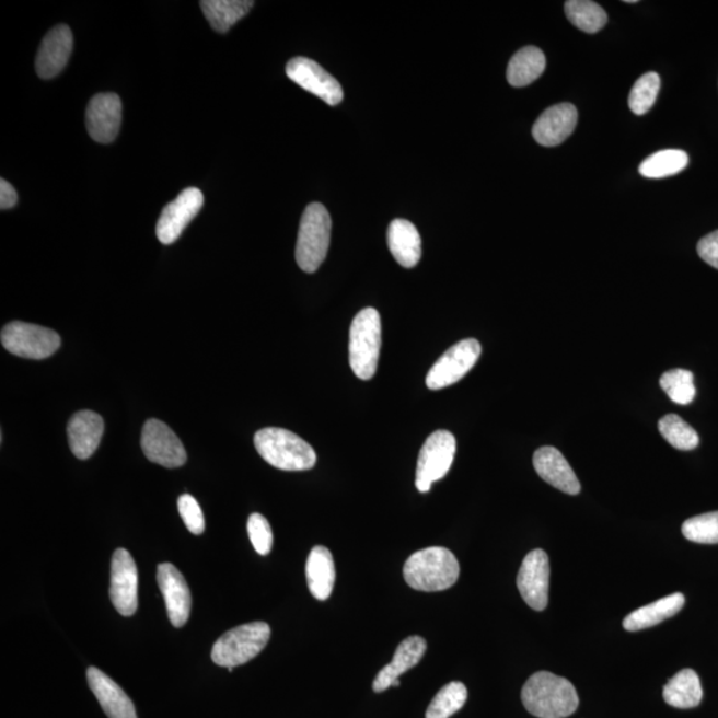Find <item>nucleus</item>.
I'll return each instance as SVG.
<instances>
[{
    "instance_id": "1",
    "label": "nucleus",
    "mask_w": 718,
    "mask_h": 718,
    "mask_svg": "<svg viewBox=\"0 0 718 718\" xmlns=\"http://www.w3.org/2000/svg\"><path fill=\"white\" fill-rule=\"evenodd\" d=\"M524 708L538 718H566L579 707L577 690L551 672L532 674L522 690Z\"/></svg>"
},
{
    "instance_id": "2",
    "label": "nucleus",
    "mask_w": 718,
    "mask_h": 718,
    "mask_svg": "<svg viewBox=\"0 0 718 718\" xmlns=\"http://www.w3.org/2000/svg\"><path fill=\"white\" fill-rule=\"evenodd\" d=\"M460 563L450 549L429 547L417 551L405 563L404 578L413 590L439 592L449 590L460 578Z\"/></svg>"
},
{
    "instance_id": "3",
    "label": "nucleus",
    "mask_w": 718,
    "mask_h": 718,
    "mask_svg": "<svg viewBox=\"0 0 718 718\" xmlns=\"http://www.w3.org/2000/svg\"><path fill=\"white\" fill-rule=\"evenodd\" d=\"M255 445L264 461L283 472H305L317 463V454L311 444L294 432L278 427L257 431Z\"/></svg>"
},
{
    "instance_id": "4",
    "label": "nucleus",
    "mask_w": 718,
    "mask_h": 718,
    "mask_svg": "<svg viewBox=\"0 0 718 718\" xmlns=\"http://www.w3.org/2000/svg\"><path fill=\"white\" fill-rule=\"evenodd\" d=\"M381 315L374 308L359 312L350 326L349 361L359 380L373 379L382 344Z\"/></svg>"
},
{
    "instance_id": "5",
    "label": "nucleus",
    "mask_w": 718,
    "mask_h": 718,
    "mask_svg": "<svg viewBox=\"0 0 718 718\" xmlns=\"http://www.w3.org/2000/svg\"><path fill=\"white\" fill-rule=\"evenodd\" d=\"M332 219L322 204L313 202L302 215L299 238H297L296 259L306 274L317 271L329 251Z\"/></svg>"
},
{
    "instance_id": "6",
    "label": "nucleus",
    "mask_w": 718,
    "mask_h": 718,
    "mask_svg": "<svg viewBox=\"0 0 718 718\" xmlns=\"http://www.w3.org/2000/svg\"><path fill=\"white\" fill-rule=\"evenodd\" d=\"M268 624L255 622L228 630L212 648V660L220 667L234 668L246 664L264 651L270 640Z\"/></svg>"
},
{
    "instance_id": "7",
    "label": "nucleus",
    "mask_w": 718,
    "mask_h": 718,
    "mask_svg": "<svg viewBox=\"0 0 718 718\" xmlns=\"http://www.w3.org/2000/svg\"><path fill=\"white\" fill-rule=\"evenodd\" d=\"M3 348L11 355L28 358L45 359L55 355L60 348V337L57 332L27 322L14 321L5 325L2 331Z\"/></svg>"
},
{
    "instance_id": "8",
    "label": "nucleus",
    "mask_w": 718,
    "mask_h": 718,
    "mask_svg": "<svg viewBox=\"0 0 718 718\" xmlns=\"http://www.w3.org/2000/svg\"><path fill=\"white\" fill-rule=\"evenodd\" d=\"M455 453V437L448 430H438L426 439L417 464L416 486L419 493H429L432 483L448 475Z\"/></svg>"
},
{
    "instance_id": "9",
    "label": "nucleus",
    "mask_w": 718,
    "mask_h": 718,
    "mask_svg": "<svg viewBox=\"0 0 718 718\" xmlns=\"http://www.w3.org/2000/svg\"><path fill=\"white\" fill-rule=\"evenodd\" d=\"M482 346L474 338L463 339L451 346L444 355L432 364L426 377L430 390H441L460 382L478 362Z\"/></svg>"
},
{
    "instance_id": "10",
    "label": "nucleus",
    "mask_w": 718,
    "mask_h": 718,
    "mask_svg": "<svg viewBox=\"0 0 718 718\" xmlns=\"http://www.w3.org/2000/svg\"><path fill=\"white\" fill-rule=\"evenodd\" d=\"M139 575L136 563L127 549H116L111 563V602L123 616H132L138 611Z\"/></svg>"
},
{
    "instance_id": "11",
    "label": "nucleus",
    "mask_w": 718,
    "mask_h": 718,
    "mask_svg": "<svg viewBox=\"0 0 718 718\" xmlns=\"http://www.w3.org/2000/svg\"><path fill=\"white\" fill-rule=\"evenodd\" d=\"M141 449L148 460L166 468L182 467L188 458L180 438L159 419L147 420L141 435Z\"/></svg>"
},
{
    "instance_id": "12",
    "label": "nucleus",
    "mask_w": 718,
    "mask_h": 718,
    "mask_svg": "<svg viewBox=\"0 0 718 718\" xmlns=\"http://www.w3.org/2000/svg\"><path fill=\"white\" fill-rule=\"evenodd\" d=\"M204 206L202 192L187 188L175 200L165 206L157 225L161 244L171 245L182 236L184 229L199 215Z\"/></svg>"
},
{
    "instance_id": "13",
    "label": "nucleus",
    "mask_w": 718,
    "mask_h": 718,
    "mask_svg": "<svg viewBox=\"0 0 718 718\" xmlns=\"http://www.w3.org/2000/svg\"><path fill=\"white\" fill-rule=\"evenodd\" d=\"M287 76L301 89L311 92L326 104L338 105L343 102L344 90L338 80L312 59L293 58L287 65Z\"/></svg>"
},
{
    "instance_id": "14",
    "label": "nucleus",
    "mask_w": 718,
    "mask_h": 718,
    "mask_svg": "<svg viewBox=\"0 0 718 718\" xmlns=\"http://www.w3.org/2000/svg\"><path fill=\"white\" fill-rule=\"evenodd\" d=\"M518 590L532 610H546L549 592V560L543 549L525 556L517 579Z\"/></svg>"
},
{
    "instance_id": "15",
    "label": "nucleus",
    "mask_w": 718,
    "mask_h": 718,
    "mask_svg": "<svg viewBox=\"0 0 718 718\" xmlns=\"http://www.w3.org/2000/svg\"><path fill=\"white\" fill-rule=\"evenodd\" d=\"M121 117L120 97L116 94H99L91 99L86 108V131L101 144H109L119 135Z\"/></svg>"
},
{
    "instance_id": "16",
    "label": "nucleus",
    "mask_w": 718,
    "mask_h": 718,
    "mask_svg": "<svg viewBox=\"0 0 718 718\" xmlns=\"http://www.w3.org/2000/svg\"><path fill=\"white\" fill-rule=\"evenodd\" d=\"M158 583L161 593H163L166 612L173 627L182 628L187 624L190 609L192 597L187 581L183 574L171 565V563H161L158 567Z\"/></svg>"
},
{
    "instance_id": "17",
    "label": "nucleus",
    "mask_w": 718,
    "mask_h": 718,
    "mask_svg": "<svg viewBox=\"0 0 718 718\" xmlns=\"http://www.w3.org/2000/svg\"><path fill=\"white\" fill-rule=\"evenodd\" d=\"M73 48V36L66 24L54 27L43 39L36 55V72L42 79H53L65 70Z\"/></svg>"
},
{
    "instance_id": "18",
    "label": "nucleus",
    "mask_w": 718,
    "mask_h": 718,
    "mask_svg": "<svg viewBox=\"0 0 718 718\" xmlns=\"http://www.w3.org/2000/svg\"><path fill=\"white\" fill-rule=\"evenodd\" d=\"M578 124V109L574 104L553 105L538 116L532 135L543 147H556L572 135Z\"/></svg>"
},
{
    "instance_id": "19",
    "label": "nucleus",
    "mask_w": 718,
    "mask_h": 718,
    "mask_svg": "<svg viewBox=\"0 0 718 718\" xmlns=\"http://www.w3.org/2000/svg\"><path fill=\"white\" fill-rule=\"evenodd\" d=\"M86 681L108 718H138L132 699L107 674L90 667Z\"/></svg>"
},
{
    "instance_id": "20",
    "label": "nucleus",
    "mask_w": 718,
    "mask_h": 718,
    "mask_svg": "<svg viewBox=\"0 0 718 718\" xmlns=\"http://www.w3.org/2000/svg\"><path fill=\"white\" fill-rule=\"evenodd\" d=\"M427 649L424 637L410 636L402 641L394 653L393 661L383 667L373 683L375 693L385 692L390 686H399V678L412 668L418 665Z\"/></svg>"
},
{
    "instance_id": "21",
    "label": "nucleus",
    "mask_w": 718,
    "mask_h": 718,
    "mask_svg": "<svg viewBox=\"0 0 718 718\" xmlns=\"http://www.w3.org/2000/svg\"><path fill=\"white\" fill-rule=\"evenodd\" d=\"M534 467L543 480L558 490L568 495L580 493L578 476L558 449L549 445L538 449L534 454Z\"/></svg>"
},
{
    "instance_id": "22",
    "label": "nucleus",
    "mask_w": 718,
    "mask_h": 718,
    "mask_svg": "<svg viewBox=\"0 0 718 718\" xmlns=\"http://www.w3.org/2000/svg\"><path fill=\"white\" fill-rule=\"evenodd\" d=\"M67 435L73 455L79 460H89L102 442L104 420L94 412H79L68 424Z\"/></svg>"
},
{
    "instance_id": "23",
    "label": "nucleus",
    "mask_w": 718,
    "mask_h": 718,
    "mask_svg": "<svg viewBox=\"0 0 718 718\" xmlns=\"http://www.w3.org/2000/svg\"><path fill=\"white\" fill-rule=\"evenodd\" d=\"M387 245L395 262L404 268H414L422 257V239L410 221L397 219L390 224Z\"/></svg>"
},
{
    "instance_id": "24",
    "label": "nucleus",
    "mask_w": 718,
    "mask_h": 718,
    "mask_svg": "<svg viewBox=\"0 0 718 718\" xmlns=\"http://www.w3.org/2000/svg\"><path fill=\"white\" fill-rule=\"evenodd\" d=\"M306 580L309 591L320 602L331 598L336 583V566L329 549L317 546L311 551L306 561Z\"/></svg>"
},
{
    "instance_id": "25",
    "label": "nucleus",
    "mask_w": 718,
    "mask_h": 718,
    "mask_svg": "<svg viewBox=\"0 0 718 718\" xmlns=\"http://www.w3.org/2000/svg\"><path fill=\"white\" fill-rule=\"evenodd\" d=\"M685 598L683 593H672L670 597L662 598L658 602L644 605L624 618L623 627L629 633L647 629L658 625L668 618L676 615L683 610Z\"/></svg>"
},
{
    "instance_id": "26",
    "label": "nucleus",
    "mask_w": 718,
    "mask_h": 718,
    "mask_svg": "<svg viewBox=\"0 0 718 718\" xmlns=\"http://www.w3.org/2000/svg\"><path fill=\"white\" fill-rule=\"evenodd\" d=\"M665 703L673 708H696L703 699L702 683L693 670H683L668 681L662 692Z\"/></svg>"
},
{
    "instance_id": "27",
    "label": "nucleus",
    "mask_w": 718,
    "mask_h": 718,
    "mask_svg": "<svg viewBox=\"0 0 718 718\" xmlns=\"http://www.w3.org/2000/svg\"><path fill=\"white\" fill-rule=\"evenodd\" d=\"M546 57L541 48L530 46L519 49L507 67V80L512 86L534 83L546 70Z\"/></svg>"
},
{
    "instance_id": "28",
    "label": "nucleus",
    "mask_w": 718,
    "mask_h": 718,
    "mask_svg": "<svg viewBox=\"0 0 718 718\" xmlns=\"http://www.w3.org/2000/svg\"><path fill=\"white\" fill-rule=\"evenodd\" d=\"M200 5L210 26L218 33L224 34L246 16L255 2H250V0H202Z\"/></svg>"
},
{
    "instance_id": "29",
    "label": "nucleus",
    "mask_w": 718,
    "mask_h": 718,
    "mask_svg": "<svg viewBox=\"0 0 718 718\" xmlns=\"http://www.w3.org/2000/svg\"><path fill=\"white\" fill-rule=\"evenodd\" d=\"M690 163L688 154L680 150H665L651 154L644 160L639 172L648 178H662L678 175Z\"/></svg>"
},
{
    "instance_id": "30",
    "label": "nucleus",
    "mask_w": 718,
    "mask_h": 718,
    "mask_svg": "<svg viewBox=\"0 0 718 718\" xmlns=\"http://www.w3.org/2000/svg\"><path fill=\"white\" fill-rule=\"evenodd\" d=\"M565 10L568 21L587 34L598 33L609 22L605 11L590 0H568Z\"/></svg>"
},
{
    "instance_id": "31",
    "label": "nucleus",
    "mask_w": 718,
    "mask_h": 718,
    "mask_svg": "<svg viewBox=\"0 0 718 718\" xmlns=\"http://www.w3.org/2000/svg\"><path fill=\"white\" fill-rule=\"evenodd\" d=\"M467 696L466 685L460 683V681H453V683L444 685L432 698L429 708L426 710V718H450L464 707Z\"/></svg>"
},
{
    "instance_id": "32",
    "label": "nucleus",
    "mask_w": 718,
    "mask_h": 718,
    "mask_svg": "<svg viewBox=\"0 0 718 718\" xmlns=\"http://www.w3.org/2000/svg\"><path fill=\"white\" fill-rule=\"evenodd\" d=\"M659 430L665 441L681 451L695 450L699 438L695 429L676 414H668L659 420Z\"/></svg>"
},
{
    "instance_id": "33",
    "label": "nucleus",
    "mask_w": 718,
    "mask_h": 718,
    "mask_svg": "<svg viewBox=\"0 0 718 718\" xmlns=\"http://www.w3.org/2000/svg\"><path fill=\"white\" fill-rule=\"evenodd\" d=\"M660 386L678 405H690L695 399L696 387L690 370L673 369L661 375Z\"/></svg>"
},
{
    "instance_id": "34",
    "label": "nucleus",
    "mask_w": 718,
    "mask_h": 718,
    "mask_svg": "<svg viewBox=\"0 0 718 718\" xmlns=\"http://www.w3.org/2000/svg\"><path fill=\"white\" fill-rule=\"evenodd\" d=\"M660 77L656 72H648L636 80L629 95V108L635 115H646L653 107L660 91Z\"/></svg>"
},
{
    "instance_id": "35",
    "label": "nucleus",
    "mask_w": 718,
    "mask_h": 718,
    "mask_svg": "<svg viewBox=\"0 0 718 718\" xmlns=\"http://www.w3.org/2000/svg\"><path fill=\"white\" fill-rule=\"evenodd\" d=\"M683 535L691 542L702 544L718 543V511L703 513L685 520Z\"/></svg>"
},
{
    "instance_id": "36",
    "label": "nucleus",
    "mask_w": 718,
    "mask_h": 718,
    "mask_svg": "<svg viewBox=\"0 0 718 718\" xmlns=\"http://www.w3.org/2000/svg\"><path fill=\"white\" fill-rule=\"evenodd\" d=\"M247 534L257 554L265 556L270 553L274 547V531L262 513H252L247 520Z\"/></svg>"
},
{
    "instance_id": "37",
    "label": "nucleus",
    "mask_w": 718,
    "mask_h": 718,
    "mask_svg": "<svg viewBox=\"0 0 718 718\" xmlns=\"http://www.w3.org/2000/svg\"><path fill=\"white\" fill-rule=\"evenodd\" d=\"M177 506L180 517H182L184 524L187 525L192 534L201 535L206 530V519H204L199 501L192 495L185 494L178 498Z\"/></svg>"
},
{
    "instance_id": "38",
    "label": "nucleus",
    "mask_w": 718,
    "mask_h": 718,
    "mask_svg": "<svg viewBox=\"0 0 718 718\" xmlns=\"http://www.w3.org/2000/svg\"><path fill=\"white\" fill-rule=\"evenodd\" d=\"M697 253L705 263L718 269V231L698 241Z\"/></svg>"
},
{
    "instance_id": "39",
    "label": "nucleus",
    "mask_w": 718,
    "mask_h": 718,
    "mask_svg": "<svg viewBox=\"0 0 718 718\" xmlns=\"http://www.w3.org/2000/svg\"><path fill=\"white\" fill-rule=\"evenodd\" d=\"M18 194L14 187L8 182V180H0V208L3 210L11 209L16 206Z\"/></svg>"
}]
</instances>
